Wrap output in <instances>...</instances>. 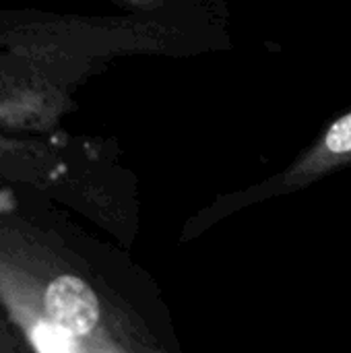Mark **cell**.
<instances>
[{
	"mask_svg": "<svg viewBox=\"0 0 351 353\" xmlns=\"http://www.w3.org/2000/svg\"><path fill=\"white\" fill-rule=\"evenodd\" d=\"M0 306L35 353H168L64 230L6 190Z\"/></svg>",
	"mask_w": 351,
	"mask_h": 353,
	"instance_id": "obj_1",
	"label": "cell"
},
{
	"mask_svg": "<svg viewBox=\"0 0 351 353\" xmlns=\"http://www.w3.org/2000/svg\"><path fill=\"white\" fill-rule=\"evenodd\" d=\"M351 163V112L341 114L333 120L325 132L298 157L290 163L285 172L248 192L252 199H265L273 194H285L292 190L306 188L321 180L323 176L341 170Z\"/></svg>",
	"mask_w": 351,
	"mask_h": 353,
	"instance_id": "obj_2",
	"label": "cell"
},
{
	"mask_svg": "<svg viewBox=\"0 0 351 353\" xmlns=\"http://www.w3.org/2000/svg\"><path fill=\"white\" fill-rule=\"evenodd\" d=\"M0 353H35L19 327L0 306Z\"/></svg>",
	"mask_w": 351,
	"mask_h": 353,
	"instance_id": "obj_3",
	"label": "cell"
}]
</instances>
